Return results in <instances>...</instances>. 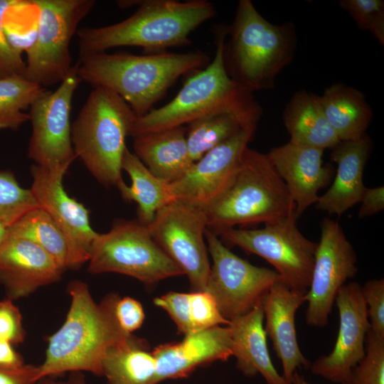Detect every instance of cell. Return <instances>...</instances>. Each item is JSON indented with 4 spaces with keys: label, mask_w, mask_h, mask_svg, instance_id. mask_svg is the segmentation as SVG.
Instances as JSON below:
<instances>
[{
    "label": "cell",
    "mask_w": 384,
    "mask_h": 384,
    "mask_svg": "<svg viewBox=\"0 0 384 384\" xmlns=\"http://www.w3.org/2000/svg\"><path fill=\"white\" fill-rule=\"evenodd\" d=\"M102 369L107 384H156L153 353L146 340L132 334L107 351Z\"/></svg>",
    "instance_id": "obj_28"
},
{
    "label": "cell",
    "mask_w": 384,
    "mask_h": 384,
    "mask_svg": "<svg viewBox=\"0 0 384 384\" xmlns=\"http://www.w3.org/2000/svg\"><path fill=\"white\" fill-rule=\"evenodd\" d=\"M121 166L132 183L129 186L123 182L117 188L124 199L137 203V220L142 224H149L159 210L176 201L170 183L154 176L127 148Z\"/></svg>",
    "instance_id": "obj_27"
},
{
    "label": "cell",
    "mask_w": 384,
    "mask_h": 384,
    "mask_svg": "<svg viewBox=\"0 0 384 384\" xmlns=\"http://www.w3.org/2000/svg\"><path fill=\"white\" fill-rule=\"evenodd\" d=\"M357 262L356 253L339 223L324 218L311 283L305 296L307 325H327L339 289L358 272Z\"/></svg>",
    "instance_id": "obj_13"
},
{
    "label": "cell",
    "mask_w": 384,
    "mask_h": 384,
    "mask_svg": "<svg viewBox=\"0 0 384 384\" xmlns=\"http://www.w3.org/2000/svg\"><path fill=\"white\" fill-rule=\"evenodd\" d=\"M263 321L262 304L230 321L236 366L246 376L260 373L267 384H289L271 361Z\"/></svg>",
    "instance_id": "obj_23"
},
{
    "label": "cell",
    "mask_w": 384,
    "mask_h": 384,
    "mask_svg": "<svg viewBox=\"0 0 384 384\" xmlns=\"http://www.w3.org/2000/svg\"><path fill=\"white\" fill-rule=\"evenodd\" d=\"M205 238L213 262L205 291L213 297L226 320L262 304L273 284L282 280L275 270L253 265L236 255L208 229Z\"/></svg>",
    "instance_id": "obj_11"
},
{
    "label": "cell",
    "mask_w": 384,
    "mask_h": 384,
    "mask_svg": "<svg viewBox=\"0 0 384 384\" xmlns=\"http://www.w3.org/2000/svg\"><path fill=\"white\" fill-rule=\"evenodd\" d=\"M16 1L0 0V78L12 74H25L26 63L22 55L16 53L9 45L3 26L4 16Z\"/></svg>",
    "instance_id": "obj_38"
},
{
    "label": "cell",
    "mask_w": 384,
    "mask_h": 384,
    "mask_svg": "<svg viewBox=\"0 0 384 384\" xmlns=\"http://www.w3.org/2000/svg\"><path fill=\"white\" fill-rule=\"evenodd\" d=\"M88 262L91 273H119L149 284L183 274L139 220H118L110 231L98 234Z\"/></svg>",
    "instance_id": "obj_8"
},
{
    "label": "cell",
    "mask_w": 384,
    "mask_h": 384,
    "mask_svg": "<svg viewBox=\"0 0 384 384\" xmlns=\"http://www.w3.org/2000/svg\"><path fill=\"white\" fill-rule=\"evenodd\" d=\"M11 235L26 238L43 248L65 270L86 262L73 248L48 213L37 207L24 213L7 229Z\"/></svg>",
    "instance_id": "obj_29"
},
{
    "label": "cell",
    "mask_w": 384,
    "mask_h": 384,
    "mask_svg": "<svg viewBox=\"0 0 384 384\" xmlns=\"http://www.w3.org/2000/svg\"><path fill=\"white\" fill-rule=\"evenodd\" d=\"M63 271L48 252L26 238L7 233L0 245V284L12 301L58 281Z\"/></svg>",
    "instance_id": "obj_18"
},
{
    "label": "cell",
    "mask_w": 384,
    "mask_h": 384,
    "mask_svg": "<svg viewBox=\"0 0 384 384\" xmlns=\"http://www.w3.org/2000/svg\"><path fill=\"white\" fill-rule=\"evenodd\" d=\"M38 366L24 364L17 368L0 367V384H36Z\"/></svg>",
    "instance_id": "obj_41"
},
{
    "label": "cell",
    "mask_w": 384,
    "mask_h": 384,
    "mask_svg": "<svg viewBox=\"0 0 384 384\" xmlns=\"http://www.w3.org/2000/svg\"><path fill=\"white\" fill-rule=\"evenodd\" d=\"M243 128L240 121L229 113L211 114L191 122L186 134L191 159L196 161Z\"/></svg>",
    "instance_id": "obj_31"
},
{
    "label": "cell",
    "mask_w": 384,
    "mask_h": 384,
    "mask_svg": "<svg viewBox=\"0 0 384 384\" xmlns=\"http://www.w3.org/2000/svg\"><path fill=\"white\" fill-rule=\"evenodd\" d=\"M114 315L121 329L129 334L142 326L145 317L142 304L129 297L117 299Z\"/></svg>",
    "instance_id": "obj_40"
},
{
    "label": "cell",
    "mask_w": 384,
    "mask_h": 384,
    "mask_svg": "<svg viewBox=\"0 0 384 384\" xmlns=\"http://www.w3.org/2000/svg\"><path fill=\"white\" fill-rule=\"evenodd\" d=\"M334 303L339 314L336 343L329 355L319 357L309 368L314 375L341 384L366 354L370 323L359 283L345 284L339 289Z\"/></svg>",
    "instance_id": "obj_16"
},
{
    "label": "cell",
    "mask_w": 384,
    "mask_h": 384,
    "mask_svg": "<svg viewBox=\"0 0 384 384\" xmlns=\"http://www.w3.org/2000/svg\"><path fill=\"white\" fill-rule=\"evenodd\" d=\"M25 337L26 331L19 309L6 297L0 299V339L18 345Z\"/></svg>",
    "instance_id": "obj_39"
},
{
    "label": "cell",
    "mask_w": 384,
    "mask_h": 384,
    "mask_svg": "<svg viewBox=\"0 0 384 384\" xmlns=\"http://www.w3.org/2000/svg\"><path fill=\"white\" fill-rule=\"evenodd\" d=\"M49 90L24 75L12 74L0 78V130H17L29 122L24 112Z\"/></svg>",
    "instance_id": "obj_30"
},
{
    "label": "cell",
    "mask_w": 384,
    "mask_h": 384,
    "mask_svg": "<svg viewBox=\"0 0 384 384\" xmlns=\"http://www.w3.org/2000/svg\"><path fill=\"white\" fill-rule=\"evenodd\" d=\"M370 139L341 141L332 149L331 159L337 164L336 177L327 191L316 202L318 210L341 216L360 202L366 189L364 168L371 149Z\"/></svg>",
    "instance_id": "obj_22"
},
{
    "label": "cell",
    "mask_w": 384,
    "mask_h": 384,
    "mask_svg": "<svg viewBox=\"0 0 384 384\" xmlns=\"http://www.w3.org/2000/svg\"><path fill=\"white\" fill-rule=\"evenodd\" d=\"M10 342L0 339V367L17 368L24 365L23 359Z\"/></svg>",
    "instance_id": "obj_43"
},
{
    "label": "cell",
    "mask_w": 384,
    "mask_h": 384,
    "mask_svg": "<svg viewBox=\"0 0 384 384\" xmlns=\"http://www.w3.org/2000/svg\"><path fill=\"white\" fill-rule=\"evenodd\" d=\"M295 206L267 154L245 149L240 168L225 193L204 212L218 236L236 225L269 223L294 213Z\"/></svg>",
    "instance_id": "obj_6"
},
{
    "label": "cell",
    "mask_w": 384,
    "mask_h": 384,
    "mask_svg": "<svg viewBox=\"0 0 384 384\" xmlns=\"http://www.w3.org/2000/svg\"><path fill=\"white\" fill-rule=\"evenodd\" d=\"M319 100L329 124L341 141L355 140L366 135L373 110L365 95L342 82L326 87Z\"/></svg>",
    "instance_id": "obj_26"
},
{
    "label": "cell",
    "mask_w": 384,
    "mask_h": 384,
    "mask_svg": "<svg viewBox=\"0 0 384 384\" xmlns=\"http://www.w3.org/2000/svg\"><path fill=\"white\" fill-rule=\"evenodd\" d=\"M255 129H242L206 152L179 179L170 183L176 200L205 211L228 190Z\"/></svg>",
    "instance_id": "obj_15"
},
{
    "label": "cell",
    "mask_w": 384,
    "mask_h": 384,
    "mask_svg": "<svg viewBox=\"0 0 384 384\" xmlns=\"http://www.w3.org/2000/svg\"><path fill=\"white\" fill-rule=\"evenodd\" d=\"M282 118L293 143L324 151L340 142L327 121L319 95L314 93L305 90L295 92L286 105Z\"/></svg>",
    "instance_id": "obj_25"
},
{
    "label": "cell",
    "mask_w": 384,
    "mask_h": 384,
    "mask_svg": "<svg viewBox=\"0 0 384 384\" xmlns=\"http://www.w3.org/2000/svg\"><path fill=\"white\" fill-rule=\"evenodd\" d=\"M38 11L36 41L26 53L25 77L46 87L60 83L72 70L70 44L94 0H33Z\"/></svg>",
    "instance_id": "obj_9"
},
{
    "label": "cell",
    "mask_w": 384,
    "mask_h": 384,
    "mask_svg": "<svg viewBox=\"0 0 384 384\" xmlns=\"http://www.w3.org/2000/svg\"><path fill=\"white\" fill-rule=\"evenodd\" d=\"M207 0H144L127 18L78 30L80 56L121 46H138L144 54L166 52L191 43L190 33L216 15Z\"/></svg>",
    "instance_id": "obj_4"
},
{
    "label": "cell",
    "mask_w": 384,
    "mask_h": 384,
    "mask_svg": "<svg viewBox=\"0 0 384 384\" xmlns=\"http://www.w3.org/2000/svg\"><path fill=\"white\" fill-rule=\"evenodd\" d=\"M294 213L264 224L260 229L230 228L218 236L230 245L257 255L274 268L290 288L307 291L317 242L306 238L297 225Z\"/></svg>",
    "instance_id": "obj_10"
},
{
    "label": "cell",
    "mask_w": 384,
    "mask_h": 384,
    "mask_svg": "<svg viewBox=\"0 0 384 384\" xmlns=\"http://www.w3.org/2000/svg\"><path fill=\"white\" fill-rule=\"evenodd\" d=\"M360 218L374 215L384 208V187L366 188L360 201Z\"/></svg>",
    "instance_id": "obj_42"
},
{
    "label": "cell",
    "mask_w": 384,
    "mask_h": 384,
    "mask_svg": "<svg viewBox=\"0 0 384 384\" xmlns=\"http://www.w3.org/2000/svg\"><path fill=\"white\" fill-rule=\"evenodd\" d=\"M324 150L293 143L272 148L267 156L285 183L299 218L319 198L318 192L331 181L334 170L323 165Z\"/></svg>",
    "instance_id": "obj_19"
},
{
    "label": "cell",
    "mask_w": 384,
    "mask_h": 384,
    "mask_svg": "<svg viewBox=\"0 0 384 384\" xmlns=\"http://www.w3.org/2000/svg\"><path fill=\"white\" fill-rule=\"evenodd\" d=\"M36 384H86L84 376L80 372L72 373L69 378L64 380H55L53 379H49L44 378L38 381Z\"/></svg>",
    "instance_id": "obj_44"
},
{
    "label": "cell",
    "mask_w": 384,
    "mask_h": 384,
    "mask_svg": "<svg viewBox=\"0 0 384 384\" xmlns=\"http://www.w3.org/2000/svg\"><path fill=\"white\" fill-rule=\"evenodd\" d=\"M370 329L376 334L384 336V279L368 280L361 286Z\"/></svg>",
    "instance_id": "obj_37"
},
{
    "label": "cell",
    "mask_w": 384,
    "mask_h": 384,
    "mask_svg": "<svg viewBox=\"0 0 384 384\" xmlns=\"http://www.w3.org/2000/svg\"><path fill=\"white\" fill-rule=\"evenodd\" d=\"M179 342L159 345L152 351L156 360V384L186 378L196 368L233 355L228 326H218L186 335Z\"/></svg>",
    "instance_id": "obj_20"
},
{
    "label": "cell",
    "mask_w": 384,
    "mask_h": 384,
    "mask_svg": "<svg viewBox=\"0 0 384 384\" xmlns=\"http://www.w3.org/2000/svg\"><path fill=\"white\" fill-rule=\"evenodd\" d=\"M9 225L6 219L0 216V245L4 240L5 238L7 235V229Z\"/></svg>",
    "instance_id": "obj_45"
},
{
    "label": "cell",
    "mask_w": 384,
    "mask_h": 384,
    "mask_svg": "<svg viewBox=\"0 0 384 384\" xmlns=\"http://www.w3.org/2000/svg\"><path fill=\"white\" fill-rule=\"evenodd\" d=\"M186 127H178L133 137L134 154L159 178L171 183L194 163L186 142Z\"/></svg>",
    "instance_id": "obj_24"
},
{
    "label": "cell",
    "mask_w": 384,
    "mask_h": 384,
    "mask_svg": "<svg viewBox=\"0 0 384 384\" xmlns=\"http://www.w3.org/2000/svg\"><path fill=\"white\" fill-rule=\"evenodd\" d=\"M215 57L203 70L187 79L169 102L137 117L132 137L178 127L208 114L229 113L246 129H257L262 109L250 92L228 75L223 61L228 26H214Z\"/></svg>",
    "instance_id": "obj_1"
},
{
    "label": "cell",
    "mask_w": 384,
    "mask_h": 384,
    "mask_svg": "<svg viewBox=\"0 0 384 384\" xmlns=\"http://www.w3.org/2000/svg\"><path fill=\"white\" fill-rule=\"evenodd\" d=\"M341 384H384V336L368 329L364 357Z\"/></svg>",
    "instance_id": "obj_32"
},
{
    "label": "cell",
    "mask_w": 384,
    "mask_h": 384,
    "mask_svg": "<svg viewBox=\"0 0 384 384\" xmlns=\"http://www.w3.org/2000/svg\"><path fill=\"white\" fill-rule=\"evenodd\" d=\"M306 292L293 289L279 280L270 288L262 302L264 329L282 362V376L289 384L298 368H309L311 365L299 348L295 327L296 313L305 302Z\"/></svg>",
    "instance_id": "obj_21"
},
{
    "label": "cell",
    "mask_w": 384,
    "mask_h": 384,
    "mask_svg": "<svg viewBox=\"0 0 384 384\" xmlns=\"http://www.w3.org/2000/svg\"><path fill=\"white\" fill-rule=\"evenodd\" d=\"M137 115L118 95L94 87L71 124V139L79 157L92 175L106 186L124 182L122 160L126 138Z\"/></svg>",
    "instance_id": "obj_7"
},
{
    "label": "cell",
    "mask_w": 384,
    "mask_h": 384,
    "mask_svg": "<svg viewBox=\"0 0 384 384\" xmlns=\"http://www.w3.org/2000/svg\"><path fill=\"white\" fill-rule=\"evenodd\" d=\"M210 63L205 52L156 54L97 53L80 56L75 64L81 81L121 97L137 117L153 110L178 79Z\"/></svg>",
    "instance_id": "obj_2"
},
{
    "label": "cell",
    "mask_w": 384,
    "mask_h": 384,
    "mask_svg": "<svg viewBox=\"0 0 384 384\" xmlns=\"http://www.w3.org/2000/svg\"><path fill=\"white\" fill-rule=\"evenodd\" d=\"M158 307L165 310L178 331L184 335L194 332L190 306V293L169 292L154 299Z\"/></svg>",
    "instance_id": "obj_36"
},
{
    "label": "cell",
    "mask_w": 384,
    "mask_h": 384,
    "mask_svg": "<svg viewBox=\"0 0 384 384\" xmlns=\"http://www.w3.org/2000/svg\"><path fill=\"white\" fill-rule=\"evenodd\" d=\"M81 82L76 65L53 92L48 91L30 107L32 133L28 156L39 166H70L76 158L71 139L70 115L75 91Z\"/></svg>",
    "instance_id": "obj_14"
},
{
    "label": "cell",
    "mask_w": 384,
    "mask_h": 384,
    "mask_svg": "<svg viewBox=\"0 0 384 384\" xmlns=\"http://www.w3.org/2000/svg\"><path fill=\"white\" fill-rule=\"evenodd\" d=\"M70 305L60 328L48 338L46 357L38 366L37 381L66 372L102 375V363L107 351L132 334L119 327L114 307L119 297L106 295L96 303L87 284L70 283Z\"/></svg>",
    "instance_id": "obj_3"
},
{
    "label": "cell",
    "mask_w": 384,
    "mask_h": 384,
    "mask_svg": "<svg viewBox=\"0 0 384 384\" xmlns=\"http://www.w3.org/2000/svg\"><path fill=\"white\" fill-rule=\"evenodd\" d=\"M345 10L358 28L370 32L382 46L384 45V1L383 0H341Z\"/></svg>",
    "instance_id": "obj_34"
},
{
    "label": "cell",
    "mask_w": 384,
    "mask_h": 384,
    "mask_svg": "<svg viewBox=\"0 0 384 384\" xmlns=\"http://www.w3.org/2000/svg\"><path fill=\"white\" fill-rule=\"evenodd\" d=\"M190 306L194 332L230 323L223 317L215 299L206 291L190 292Z\"/></svg>",
    "instance_id": "obj_35"
},
{
    "label": "cell",
    "mask_w": 384,
    "mask_h": 384,
    "mask_svg": "<svg viewBox=\"0 0 384 384\" xmlns=\"http://www.w3.org/2000/svg\"><path fill=\"white\" fill-rule=\"evenodd\" d=\"M291 384H311L306 380L304 375L296 370L293 375Z\"/></svg>",
    "instance_id": "obj_46"
},
{
    "label": "cell",
    "mask_w": 384,
    "mask_h": 384,
    "mask_svg": "<svg viewBox=\"0 0 384 384\" xmlns=\"http://www.w3.org/2000/svg\"><path fill=\"white\" fill-rule=\"evenodd\" d=\"M146 225L155 242L187 275L193 291H205L210 271L205 212L176 200Z\"/></svg>",
    "instance_id": "obj_12"
},
{
    "label": "cell",
    "mask_w": 384,
    "mask_h": 384,
    "mask_svg": "<svg viewBox=\"0 0 384 384\" xmlns=\"http://www.w3.org/2000/svg\"><path fill=\"white\" fill-rule=\"evenodd\" d=\"M297 45L292 22L271 23L250 0H240L228 26L224 65L229 77L250 92L271 90L278 74L293 60Z\"/></svg>",
    "instance_id": "obj_5"
},
{
    "label": "cell",
    "mask_w": 384,
    "mask_h": 384,
    "mask_svg": "<svg viewBox=\"0 0 384 384\" xmlns=\"http://www.w3.org/2000/svg\"><path fill=\"white\" fill-rule=\"evenodd\" d=\"M68 167L48 169L32 166L30 190L38 204L48 213L73 248L88 262L91 245L99 233L90 225L87 209L64 190L63 179Z\"/></svg>",
    "instance_id": "obj_17"
},
{
    "label": "cell",
    "mask_w": 384,
    "mask_h": 384,
    "mask_svg": "<svg viewBox=\"0 0 384 384\" xmlns=\"http://www.w3.org/2000/svg\"><path fill=\"white\" fill-rule=\"evenodd\" d=\"M37 207L40 206L30 189L22 188L11 171H0V216L6 219L9 227Z\"/></svg>",
    "instance_id": "obj_33"
}]
</instances>
